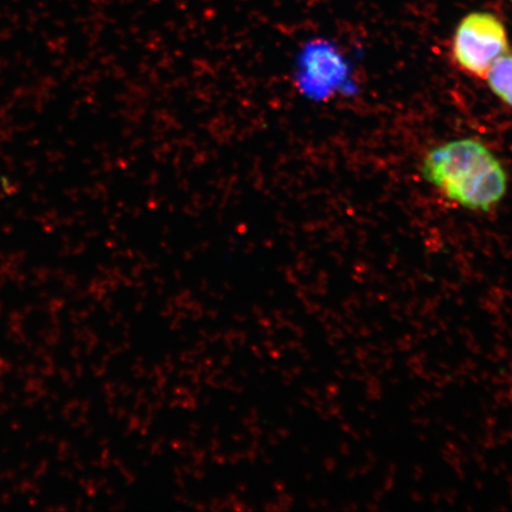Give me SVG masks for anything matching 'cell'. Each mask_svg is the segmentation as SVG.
Wrapping results in <instances>:
<instances>
[{
    "instance_id": "cell-2",
    "label": "cell",
    "mask_w": 512,
    "mask_h": 512,
    "mask_svg": "<svg viewBox=\"0 0 512 512\" xmlns=\"http://www.w3.org/2000/svg\"><path fill=\"white\" fill-rule=\"evenodd\" d=\"M509 51L507 30L499 19L486 12H473L458 24L452 56L467 75L486 79L499 57Z\"/></svg>"
},
{
    "instance_id": "cell-1",
    "label": "cell",
    "mask_w": 512,
    "mask_h": 512,
    "mask_svg": "<svg viewBox=\"0 0 512 512\" xmlns=\"http://www.w3.org/2000/svg\"><path fill=\"white\" fill-rule=\"evenodd\" d=\"M422 175L451 201L475 211H490L508 188L502 164L476 139L435 147L422 164Z\"/></svg>"
},
{
    "instance_id": "cell-4",
    "label": "cell",
    "mask_w": 512,
    "mask_h": 512,
    "mask_svg": "<svg viewBox=\"0 0 512 512\" xmlns=\"http://www.w3.org/2000/svg\"><path fill=\"white\" fill-rule=\"evenodd\" d=\"M486 80L491 91L501 99L504 104L512 107V53L508 51L492 64Z\"/></svg>"
},
{
    "instance_id": "cell-3",
    "label": "cell",
    "mask_w": 512,
    "mask_h": 512,
    "mask_svg": "<svg viewBox=\"0 0 512 512\" xmlns=\"http://www.w3.org/2000/svg\"><path fill=\"white\" fill-rule=\"evenodd\" d=\"M347 64L337 50L323 42L312 43L303 55L304 85L315 95L336 91L347 78Z\"/></svg>"
}]
</instances>
